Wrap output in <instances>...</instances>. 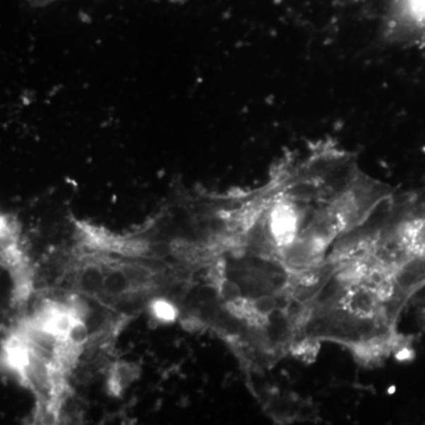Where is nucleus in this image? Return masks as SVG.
Segmentation results:
<instances>
[{"mask_svg": "<svg viewBox=\"0 0 425 425\" xmlns=\"http://www.w3.org/2000/svg\"><path fill=\"white\" fill-rule=\"evenodd\" d=\"M35 270L25 251L20 225L0 212V321L15 316L29 301Z\"/></svg>", "mask_w": 425, "mask_h": 425, "instance_id": "2", "label": "nucleus"}, {"mask_svg": "<svg viewBox=\"0 0 425 425\" xmlns=\"http://www.w3.org/2000/svg\"><path fill=\"white\" fill-rule=\"evenodd\" d=\"M28 1L32 6L40 8V6H47V5L52 4V3H56V1H59V0H28Z\"/></svg>", "mask_w": 425, "mask_h": 425, "instance_id": "3", "label": "nucleus"}, {"mask_svg": "<svg viewBox=\"0 0 425 425\" xmlns=\"http://www.w3.org/2000/svg\"><path fill=\"white\" fill-rule=\"evenodd\" d=\"M340 268L397 316L425 289V188L396 189L351 233Z\"/></svg>", "mask_w": 425, "mask_h": 425, "instance_id": "1", "label": "nucleus"}]
</instances>
